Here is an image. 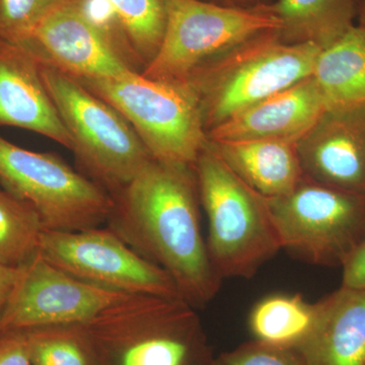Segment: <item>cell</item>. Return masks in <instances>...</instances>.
<instances>
[{
  "mask_svg": "<svg viewBox=\"0 0 365 365\" xmlns=\"http://www.w3.org/2000/svg\"><path fill=\"white\" fill-rule=\"evenodd\" d=\"M209 143L228 168L264 198L285 195L304 180L295 141L256 139Z\"/></svg>",
  "mask_w": 365,
  "mask_h": 365,
  "instance_id": "obj_17",
  "label": "cell"
},
{
  "mask_svg": "<svg viewBox=\"0 0 365 365\" xmlns=\"http://www.w3.org/2000/svg\"><path fill=\"white\" fill-rule=\"evenodd\" d=\"M38 253L74 277L122 294L182 299L163 269L146 260L109 227L44 230Z\"/></svg>",
  "mask_w": 365,
  "mask_h": 365,
  "instance_id": "obj_10",
  "label": "cell"
},
{
  "mask_svg": "<svg viewBox=\"0 0 365 365\" xmlns=\"http://www.w3.org/2000/svg\"><path fill=\"white\" fill-rule=\"evenodd\" d=\"M24 331L34 365H98L85 324L38 327Z\"/></svg>",
  "mask_w": 365,
  "mask_h": 365,
  "instance_id": "obj_22",
  "label": "cell"
},
{
  "mask_svg": "<svg viewBox=\"0 0 365 365\" xmlns=\"http://www.w3.org/2000/svg\"><path fill=\"white\" fill-rule=\"evenodd\" d=\"M44 230L35 209L0 184V263H28L38 253Z\"/></svg>",
  "mask_w": 365,
  "mask_h": 365,
  "instance_id": "obj_21",
  "label": "cell"
},
{
  "mask_svg": "<svg viewBox=\"0 0 365 365\" xmlns=\"http://www.w3.org/2000/svg\"><path fill=\"white\" fill-rule=\"evenodd\" d=\"M0 126L33 131L72 150V140L41 76V62L23 45L0 41Z\"/></svg>",
  "mask_w": 365,
  "mask_h": 365,
  "instance_id": "obj_14",
  "label": "cell"
},
{
  "mask_svg": "<svg viewBox=\"0 0 365 365\" xmlns=\"http://www.w3.org/2000/svg\"><path fill=\"white\" fill-rule=\"evenodd\" d=\"M321 48L261 34L199 67L187 83L196 93L206 133L252 106L313 76Z\"/></svg>",
  "mask_w": 365,
  "mask_h": 365,
  "instance_id": "obj_3",
  "label": "cell"
},
{
  "mask_svg": "<svg viewBox=\"0 0 365 365\" xmlns=\"http://www.w3.org/2000/svg\"><path fill=\"white\" fill-rule=\"evenodd\" d=\"M317 314V302L309 304L302 294H270L252 309L249 328L254 340L297 351L311 335Z\"/></svg>",
  "mask_w": 365,
  "mask_h": 365,
  "instance_id": "obj_20",
  "label": "cell"
},
{
  "mask_svg": "<svg viewBox=\"0 0 365 365\" xmlns=\"http://www.w3.org/2000/svg\"><path fill=\"white\" fill-rule=\"evenodd\" d=\"M327 109L365 108V28L355 25L321 50L313 72Z\"/></svg>",
  "mask_w": 365,
  "mask_h": 365,
  "instance_id": "obj_19",
  "label": "cell"
},
{
  "mask_svg": "<svg viewBox=\"0 0 365 365\" xmlns=\"http://www.w3.org/2000/svg\"><path fill=\"white\" fill-rule=\"evenodd\" d=\"M132 294L78 279L39 253L21 266L4 312L0 334L38 327L86 324L108 307Z\"/></svg>",
  "mask_w": 365,
  "mask_h": 365,
  "instance_id": "obj_11",
  "label": "cell"
},
{
  "mask_svg": "<svg viewBox=\"0 0 365 365\" xmlns=\"http://www.w3.org/2000/svg\"><path fill=\"white\" fill-rule=\"evenodd\" d=\"M123 28L137 59L146 67L157 54L167 25V0H104Z\"/></svg>",
  "mask_w": 365,
  "mask_h": 365,
  "instance_id": "obj_23",
  "label": "cell"
},
{
  "mask_svg": "<svg viewBox=\"0 0 365 365\" xmlns=\"http://www.w3.org/2000/svg\"><path fill=\"white\" fill-rule=\"evenodd\" d=\"M359 25L365 28V0H360L359 9Z\"/></svg>",
  "mask_w": 365,
  "mask_h": 365,
  "instance_id": "obj_30",
  "label": "cell"
},
{
  "mask_svg": "<svg viewBox=\"0 0 365 365\" xmlns=\"http://www.w3.org/2000/svg\"><path fill=\"white\" fill-rule=\"evenodd\" d=\"M327 110L313 76L252 106L207 132L210 141H297Z\"/></svg>",
  "mask_w": 365,
  "mask_h": 365,
  "instance_id": "obj_15",
  "label": "cell"
},
{
  "mask_svg": "<svg viewBox=\"0 0 365 365\" xmlns=\"http://www.w3.org/2000/svg\"><path fill=\"white\" fill-rule=\"evenodd\" d=\"M194 170L208 222L209 257L222 278H252L281 250L266 199L228 168L210 143Z\"/></svg>",
  "mask_w": 365,
  "mask_h": 365,
  "instance_id": "obj_4",
  "label": "cell"
},
{
  "mask_svg": "<svg viewBox=\"0 0 365 365\" xmlns=\"http://www.w3.org/2000/svg\"><path fill=\"white\" fill-rule=\"evenodd\" d=\"M342 269L343 287L365 288V239Z\"/></svg>",
  "mask_w": 365,
  "mask_h": 365,
  "instance_id": "obj_27",
  "label": "cell"
},
{
  "mask_svg": "<svg viewBox=\"0 0 365 365\" xmlns=\"http://www.w3.org/2000/svg\"><path fill=\"white\" fill-rule=\"evenodd\" d=\"M316 323L297 352L306 365H365V288L346 287L317 302Z\"/></svg>",
  "mask_w": 365,
  "mask_h": 365,
  "instance_id": "obj_16",
  "label": "cell"
},
{
  "mask_svg": "<svg viewBox=\"0 0 365 365\" xmlns=\"http://www.w3.org/2000/svg\"><path fill=\"white\" fill-rule=\"evenodd\" d=\"M208 1L225 6L253 9V7L261 6V4H267L268 0H208Z\"/></svg>",
  "mask_w": 365,
  "mask_h": 365,
  "instance_id": "obj_29",
  "label": "cell"
},
{
  "mask_svg": "<svg viewBox=\"0 0 365 365\" xmlns=\"http://www.w3.org/2000/svg\"><path fill=\"white\" fill-rule=\"evenodd\" d=\"M0 365H34L25 331L0 334Z\"/></svg>",
  "mask_w": 365,
  "mask_h": 365,
  "instance_id": "obj_26",
  "label": "cell"
},
{
  "mask_svg": "<svg viewBox=\"0 0 365 365\" xmlns=\"http://www.w3.org/2000/svg\"><path fill=\"white\" fill-rule=\"evenodd\" d=\"M265 199L281 249L307 263L343 268L365 239V196L304 178L289 193Z\"/></svg>",
  "mask_w": 365,
  "mask_h": 365,
  "instance_id": "obj_7",
  "label": "cell"
},
{
  "mask_svg": "<svg viewBox=\"0 0 365 365\" xmlns=\"http://www.w3.org/2000/svg\"><path fill=\"white\" fill-rule=\"evenodd\" d=\"M196 307L184 299L129 295L85 324L98 365H212Z\"/></svg>",
  "mask_w": 365,
  "mask_h": 365,
  "instance_id": "obj_2",
  "label": "cell"
},
{
  "mask_svg": "<svg viewBox=\"0 0 365 365\" xmlns=\"http://www.w3.org/2000/svg\"><path fill=\"white\" fill-rule=\"evenodd\" d=\"M21 267L0 263V314L4 312L20 276Z\"/></svg>",
  "mask_w": 365,
  "mask_h": 365,
  "instance_id": "obj_28",
  "label": "cell"
},
{
  "mask_svg": "<svg viewBox=\"0 0 365 365\" xmlns=\"http://www.w3.org/2000/svg\"><path fill=\"white\" fill-rule=\"evenodd\" d=\"M41 62L43 83L91 181L113 196L153 160L129 122L78 79Z\"/></svg>",
  "mask_w": 365,
  "mask_h": 365,
  "instance_id": "obj_5",
  "label": "cell"
},
{
  "mask_svg": "<svg viewBox=\"0 0 365 365\" xmlns=\"http://www.w3.org/2000/svg\"><path fill=\"white\" fill-rule=\"evenodd\" d=\"M212 365H306L294 350L253 340L215 357Z\"/></svg>",
  "mask_w": 365,
  "mask_h": 365,
  "instance_id": "obj_25",
  "label": "cell"
},
{
  "mask_svg": "<svg viewBox=\"0 0 365 365\" xmlns=\"http://www.w3.org/2000/svg\"><path fill=\"white\" fill-rule=\"evenodd\" d=\"M360 0H271L257 9L279 23L276 35L288 44H314L322 50L355 26Z\"/></svg>",
  "mask_w": 365,
  "mask_h": 365,
  "instance_id": "obj_18",
  "label": "cell"
},
{
  "mask_svg": "<svg viewBox=\"0 0 365 365\" xmlns=\"http://www.w3.org/2000/svg\"><path fill=\"white\" fill-rule=\"evenodd\" d=\"M71 0H0V41L23 45L55 9Z\"/></svg>",
  "mask_w": 365,
  "mask_h": 365,
  "instance_id": "obj_24",
  "label": "cell"
},
{
  "mask_svg": "<svg viewBox=\"0 0 365 365\" xmlns=\"http://www.w3.org/2000/svg\"><path fill=\"white\" fill-rule=\"evenodd\" d=\"M297 148L304 178L365 196V108L327 109Z\"/></svg>",
  "mask_w": 365,
  "mask_h": 365,
  "instance_id": "obj_13",
  "label": "cell"
},
{
  "mask_svg": "<svg viewBox=\"0 0 365 365\" xmlns=\"http://www.w3.org/2000/svg\"><path fill=\"white\" fill-rule=\"evenodd\" d=\"M0 184L35 209L45 230L102 227L113 208L108 192L57 155L25 150L1 135Z\"/></svg>",
  "mask_w": 365,
  "mask_h": 365,
  "instance_id": "obj_8",
  "label": "cell"
},
{
  "mask_svg": "<svg viewBox=\"0 0 365 365\" xmlns=\"http://www.w3.org/2000/svg\"><path fill=\"white\" fill-rule=\"evenodd\" d=\"M279 23L257 9L222 6L208 0H167V25L160 49L141 74L157 81H185L222 56Z\"/></svg>",
  "mask_w": 365,
  "mask_h": 365,
  "instance_id": "obj_9",
  "label": "cell"
},
{
  "mask_svg": "<svg viewBox=\"0 0 365 365\" xmlns=\"http://www.w3.org/2000/svg\"><path fill=\"white\" fill-rule=\"evenodd\" d=\"M23 46L40 61L76 78H116L135 71L83 0H71L55 9Z\"/></svg>",
  "mask_w": 365,
  "mask_h": 365,
  "instance_id": "obj_12",
  "label": "cell"
},
{
  "mask_svg": "<svg viewBox=\"0 0 365 365\" xmlns=\"http://www.w3.org/2000/svg\"><path fill=\"white\" fill-rule=\"evenodd\" d=\"M76 79L129 122L153 160L194 165L208 143L198 98L187 81L146 78L137 71Z\"/></svg>",
  "mask_w": 365,
  "mask_h": 365,
  "instance_id": "obj_6",
  "label": "cell"
},
{
  "mask_svg": "<svg viewBox=\"0 0 365 365\" xmlns=\"http://www.w3.org/2000/svg\"><path fill=\"white\" fill-rule=\"evenodd\" d=\"M112 199L110 230L169 274L194 307L215 299L222 278L201 230L194 165L153 160Z\"/></svg>",
  "mask_w": 365,
  "mask_h": 365,
  "instance_id": "obj_1",
  "label": "cell"
}]
</instances>
